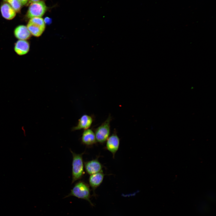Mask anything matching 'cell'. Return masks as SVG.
<instances>
[{"instance_id":"1","label":"cell","mask_w":216,"mask_h":216,"mask_svg":"<svg viewBox=\"0 0 216 216\" xmlns=\"http://www.w3.org/2000/svg\"><path fill=\"white\" fill-rule=\"evenodd\" d=\"M73 196L78 199L85 200L88 202L90 205H94L90 200L91 190L90 186L84 181L80 180L76 182L71 190L70 192L64 198Z\"/></svg>"},{"instance_id":"2","label":"cell","mask_w":216,"mask_h":216,"mask_svg":"<svg viewBox=\"0 0 216 216\" xmlns=\"http://www.w3.org/2000/svg\"><path fill=\"white\" fill-rule=\"evenodd\" d=\"M70 151L72 155L71 183L73 184L76 181L81 180L84 176L85 172L83 155L85 152L81 154H76L71 149Z\"/></svg>"},{"instance_id":"3","label":"cell","mask_w":216,"mask_h":216,"mask_svg":"<svg viewBox=\"0 0 216 216\" xmlns=\"http://www.w3.org/2000/svg\"><path fill=\"white\" fill-rule=\"evenodd\" d=\"M112 118L109 115L107 118L94 130V134L97 142L101 144L105 143L110 136V122Z\"/></svg>"},{"instance_id":"4","label":"cell","mask_w":216,"mask_h":216,"mask_svg":"<svg viewBox=\"0 0 216 216\" xmlns=\"http://www.w3.org/2000/svg\"><path fill=\"white\" fill-rule=\"evenodd\" d=\"M26 26L31 35L38 37L44 31L45 23L41 17H34L30 19Z\"/></svg>"},{"instance_id":"5","label":"cell","mask_w":216,"mask_h":216,"mask_svg":"<svg viewBox=\"0 0 216 216\" xmlns=\"http://www.w3.org/2000/svg\"><path fill=\"white\" fill-rule=\"evenodd\" d=\"M47 8L42 1L32 2L29 6L26 16L31 19L34 17H42L45 14Z\"/></svg>"},{"instance_id":"6","label":"cell","mask_w":216,"mask_h":216,"mask_svg":"<svg viewBox=\"0 0 216 216\" xmlns=\"http://www.w3.org/2000/svg\"><path fill=\"white\" fill-rule=\"evenodd\" d=\"M106 142V149L112 154L114 158L120 144V139L116 130L109 136Z\"/></svg>"},{"instance_id":"7","label":"cell","mask_w":216,"mask_h":216,"mask_svg":"<svg viewBox=\"0 0 216 216\" xmlns=\"http://www.w3.org/2000/svg\"><path fill=\"white\" fill-rule=\"evenodd\" d=\"M84 167L86 173L90 175L102 171L103 167L98 158L84 162Z\"/></svg>"},{"instance_id":"8","label":"cell","mask_w":216,"mask_h":216,"mask_svg":"<svg viewBox=\"0 0 216 216\" xmlns=\"http://www.w3.org/2000/svg\"><path fill=\"white\" fill-rule=\"evenodd\" d=\"M81 143L89 147L93 146L97 143L94 132L90 129L84 130L81 138Z\"/></svg>"},{"instance_id":"9","label":"cell","mask_w":216,"mask_h":216,"mask_svg":"<svg viewBox=\"0 0 216 216\" xmlns=\"http://www.w3.org/2000/svg\"><path fill=\"white\" fill-rule=\"evenodd\" d=\"M105 174L103 171L90 175L88 178V183L93 192V195L96 196L95 190L102 183Z\"/></svg>"},{"instance_id":"10","label":"cell","mask_w":216,"mask_h":216,"mask_svg":"<svg viewBox=\"0 0 216 216\" xmlns=\"http://www.w3.org/2000/svg\"><path fill=\"white\" fill-rule=\"evenodd\" d=\"M92 117L87 114L82 115L79 119L77 125L73 127L72 131L89 129L92 125L93 122Z\"/></svg>"},{"instance_id":"11","label":"cell","mask_w":216,"mask_h":216,"mask_svg":"<svg viewBox=\"0 0 216 216\" xmlns=\"http://www.w3.org/2000/svg\"><path fill=\"white\" fill-rule=\"evenodd\" d=\"M14 34L18 40H27L32 35L27 26L22 25H19L15 28Z\"/></svg>"},{"instance_id":"12","label":"cell","mask_w":216,"mask_h":216,"mask_svg":"<svg viewBox=\"0 0 216 216\" xmlns=\"http://www.w3.org/2000/svg\"><path fill=\"white\" fill-rule=\"evenodd\" d=\"M29 49L30 44L27 40H18L14 44V51L19 56L26 55Z\"/></svg>"},{"instance_id":"13","label":"cell","mask_w":216,"mask_h":216,"mask_svg":"<svg viewBox=\"0 0 216 216\" xmlns=\"http://www.w3.org/2000/svg\"><path fill=\"white\" fill-rule=\"evenodd\" d=\"M0 11L2 17L8 20L14 19L16 14V11L8 3L5 2L1 5Z\"/></svg>"},{"instance_id":"14","label":"cell","mask_w":216,"mask_h":216,"mask_svg":"<svg viewBox=\"0 0 216 216\" xmlns=\"http://www.w3.org/2000/svg\"><path fill=\"white\" fill-rule=\"evenodd\" d=\"M4 2L8 3L16 11L20 12L22 4L19 0H3Z\"/></svg>"},{"instance_id":"15","label":"cell","mask_w":216,"mask_h":216,"mask_svg":"<svg viewBox=\"0 0 216 216\" xmlns=\"http://www.w3.org/2000/svg\"><path fill=\"white\" fill-rule=\"evenodd\" d=\"M22 5H25L26 4L29 0H19Z\"/></svg>"},{"instance_id":"16","label":"cell","mask_w":216,"mask_h":216,"mask_svg":"<svg viewBox=\"0 0 216 216\" xmlns=\"http://www.w3.org/2000/svg\"><path fill=\"white\" fill-rule=\"evenodd\" d=\"M21 129L23 132V134L24 135H26V130L24 126H22L21 127Z\"/></svg>"},{"instance_id":"17","label":"cell","mask_w":216,"mask_h":216,"mask_svg":"<svg viewBox=\"0 0 216 216\" xmlns=\"http://www.w3.org/2000/svg\"><path fill=\"white\" fill-rule=\"evenodd\" d=\"M30 2L32 3L35 2H37L40 1V0H29Z\"/></svg>"}]
</instances>
